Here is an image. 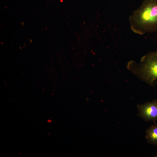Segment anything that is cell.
<instances>
[{
  "label": "cell",
  "instance_id": "1",
  "mask_svg": "<svg viewBox=\"0 0 157 157\" xmlns=\"http://www.w3.org/2000/svg\"><path fill=\"white\" fill-rule=\"evenodd\" d=\"M131 30L140 35L157 31V0H144L130 16Z\"/></svg>",
  "mask_w": 157,
  "mask_h": 157
},
{
  "label": "cell",
  "instance_id": "2",
  "mask_svg": "<svg viewBox=\"0 0 157 157\" xmlns=\"http://www.w3.org/2000/svg\"><path fill=\"white\" fill-rule=\"evenodd\" d=\"M127 67L138 78L151 86L157 82V50L144 56L139 63L131 61Z\"/></svg>",
  "mask_w": 157,
  "mask_h": 157
},
{
  "label": "cell",
  "instance_id": "3",
  "mask_svg": "<svg viewBox=\"0 0 157 157\" xmlns=\"http://www.w3.org/2000/svg\"><path fill=\"white\" fill-rule=\"evenodd\" d=\"M138 115L144 121H157V99L138 105Z\"/></svg>",
  "mask_w": 157,
  "mask_h": 157
},
{
  "label": "cell",
  "instance_id": "4",
  "mask_svg": "<svg viewBox=\"0 0 157 157\" xmlns=\"http://www.w3.org/2000/svg\"><path fill=\"white\" fill-rule=\"evenodd\" d=\"M154 123L146 130L145 138L149 144L157 145V124Z\"/></svg>",
  "mask_w": 157,
  "mask_h": 157
},
{
  "label": "cell",
  "instance_id": "5",
  "mask_svg": "<svg viewBox=\"0 0 157 157\" xmlns=\"http://www.w3.org/2000/svg\"><path fill=\"white\" fill-rule=\"evenodd\" d=\"M81 27L83 36L85 40L88 41L90 37L92 36V34L90 29L85 24L82 23L81 24Z\"/></svg>",
  "mask_w": 157,
  "mask_h": 157
},
{
  "label": "cell",
  "instance_id": "6",
  "mask_svg": "<svg viewBox=\"0 0 157 157\" xmlns=\"http://www.w3.org/2000/svg\"><path fill=\"white\" fill-rule=\"evenodd\" d=\"M154 157H157V154L154 156Z\"/></svg>",
  "mask_w": 157,
  "mask_h": 157
}]
</instances>
